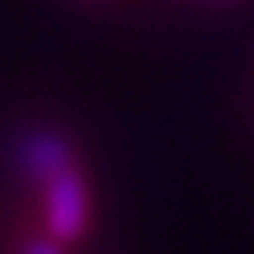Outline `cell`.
Instances as JSON below:
<instances>
[{
	"label": "cell",
	"mask_w": 254,
	"mask_h": 254,
	"mask_svg": "<svg viewBox=\"0 0 254 254\" xmlns=\"http://www.w3.org/2000/svg\"><path fill=\"white\" fill-rule=\"evenodd\" d=\"M48 230L59 241H76L86 230V186L79 172L62 169L48 182Z\"/></svg>",
	"instance_id": "1"
},
{
	"label": "cell",
	"mask_w": 254,
	"mask_h": 254,
	"mask_svg": "<svg viewBox=\"0 0 254 254\" xmlns=\"http://www.w3.org/2000/svg\"><path fill=\"white\" fill-rule=\"evenodd\" d=\"M17 165H21V172H24L28 179L48 182L52 175H59L62 169L72 165L69 144H65L59 134L35 130V134H28V137L17 144Z\"/></svg>",
	"instance_id": "2"
},
{
	"label": "cell",
	"mask_w": 254,
	"mask_h": 254,
	"mask_svg": "<svg viewBox=\"0 0 254 254\" xmlns=\"http://www.w3.org/2000/svg\"><path fill=\"white\" fill-rule=\"evenodd\" d=\"M24 254H62L55 244H48V241H35V244H28Z\"/></svg>",
	"instance_id": "3"
}]
</instances>
